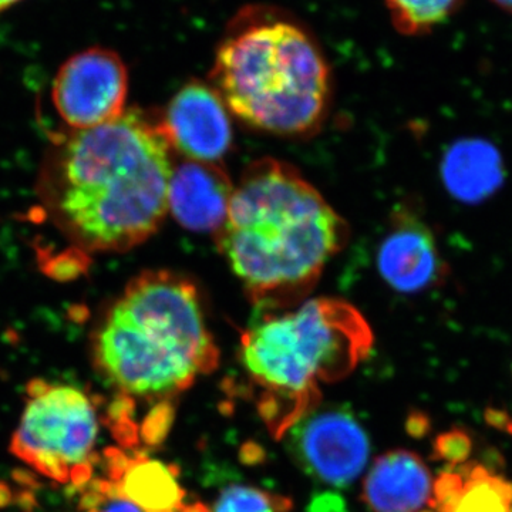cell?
I'll return each mask as SVG.
<instances>
[{"label":"cell","mask_w":512,"mask_h":512,"mask_svg":"<svg viewBox=\"0 0 512 512\" xmlns=\"http://www.w3.org/2000/svg\"><path fill=\"white\" fill-rule=\"evenodd\" d=\"M173 151L160 119L137 109L73 131L47 168V207L84 251H130L167 217Z\"/></svg>","instance_id":"obj_1"},{"label":"cell","mask_w":512,"mask_h":512,"mask_svg":"<svg viewBox=\"0 0 512 512\" xmlns=\"http://www.w3.org/2000/svg\"><path fill=\"white\" fill-rule=\"evenodd\" d=\"M348 235L292 165L264 158L245 168L215 237L256 308L278 312L303 302Z\"/></svg>","instance_id":"obj_2"},{"label":"cell","mask_w":512,"mask_h":512,"mask_svg":"<svg viewBox=\"0 0 512 512\" xmlns=\"http://www.w3.org/2000/svg\"><path fill=\"white\" fill-rule=\"evenodd\" d=\"M210 76L227 109L259 130L302 136L325 117V56L303 26L274 8L248 6L229 22Z\"/></svg>","instance_id":"obj_3"},{"label":"cell","mask_w":512,"mask_h":512,"mask_svg":"<svg viewBox=\"0 0 512 512\" xmlns=\"http://www.w3.org/2000/svg\"><path fill=\"white\" fill-rule=\"evenodd\" d=\"M94 353L120 390L154 399L183 392L220 362L197 286L170 271L128 282L101 323Z\"/></svg>","instance_id":"obj_4"},{"label":"cell","mask_w":512,"mask_h":512,"mask_svg":"<svg viewBox=\"0 0 512 512\" xmlns=\"http://www.w3.org/2000/svg\"><path fill=\"white\" fill-rule=\"evenodd\" d=\"M373 346L369 323L338 298H315L266 312L241 336V360L265 387L259 410L276 437L311 413L319 382L350 375Z\"/></svg>","instance_id":"obj_5"},{"label":"cell","mask_w":512,"mask_h":512,"mask_svg":"<svg viewBox=\"0 0 512 512\" xmlns=\"http://www.w3.org/2000/svg\"><path fill=\"white\" fill-rule=\"evenodd\" d=\"M97 437L99 419L86 393L36 379L28 386L10 450L42 476L84 487L92 481Z\"/></svg>","instance_id":"obj_6"},{"label":"cell","mask_w":512,"mask_h":512,"mask_svg":"<svg viewBox=\"0 0 512 512\" xmlns=\"http://www.w3.org/2000/svg\"><path fill=\"white\" fill-rule=\"evenodd\" d=\"M128 72L106 47H90L60 66L52 89L57 113L73 131L92 130L126 111Z\"/></svg>","instance_id":"obj_7"},{"label":"cell","mask_w":512,"mask_h":512,"mask_svg":"<svg viewBox=\"0 0 512 512\" xmlns=\"http://www.w3.org/2000/svg\"><path fill=\"white\" fill-rule=\"evenodd\" d=\"M286 433L289 451L299 466L332 487L352 484L369 460V437L348 410L308 413Z\"/></svg>","instance_id":"obj_8"},{"label":"cell","mask_w":512,"mask_h":512,"mask_svg":"<svg viewBox=\"0 0 512 512\" xmlns=\"http://www.w3.org/2000/svg\"><path fill=\"white\" fill-rule=\"evenodd\" d=\"M228 111L211 84L192 80L175 94L160 121L174 151L187 160L217 163L232 144Z\"/></svg>","instance_id":"obj_9"},{"label":"cell","mask_w":512,"mask_h":512,"mask_svg":"<svg viewBox=\"0 0 512 512\" xmlns=\"http://www.w3.org/2000/svg\"><path fill=\"white\" fill-rule=\"evenodd\" d=\"M377 269L400 293L426 291L447 274L433 231L409 211L394 215L377 252Z\"/></svg>","instance_id":"obj_10"},{"label":"cell","mask_w":512,"mask_h":512,"mask_svg":"<svg viewBox=\"0 0 512 512\" xmlns=\"http://www.w3.org/2000/svg\"><path fill=\"white\" fill-rule=\"evenodd\" d=\"M234 188L217 163L185 160L174 167L168 211L181 227L217 234L227 218Z\"/></svg>","instance_id":"obj_11"},{"label":"cell","mask_w":512,"mask_h":512,"mask_svg":"<svg viewBox=\"0 0 512 512\" xmlns=\"http://www.w3.org/2000/svg\"><path fill=\"white\" fill-rule=\"evenodd\" d=\"M433 476L419 454L393 450L367 474L363 500L373 512H421L430 508Z\"/></svg>","instance_id":"obj_12"},{"label":"cell","mask_w":512,"mask_h":512,"mask_svg":"<svg viewBox=\"0 0 512 512\" xmlns=\"http://www.w3.org/2000/svg\"><path fill=\"white\" fill-rule=\"evenodd\" d=\"M109 480L144 512H177L184 505V490L175 468L146 456L128 457L119 450L107 453Z\"/></svg>","instance_id":"obj_13"},{"label":"cell","mask_w":512,"mask_h":512,"mask_svg":"<svg viewBox=\"0 0 512 512\" xmlns=\"http://www.w3.org/2000/svg\"><path fill=\"white\" fill-rule=\"evenodd\" d=\"M443 174L448 190L458 198L481 200L500 184V157L483 141H463L448 151Z\"/></svg>","instance_id":"obj_14"},{"label":"cell","mask_w":512,"mask_h":512,"mask_svg":"<svg viewBox=\"0 0 512 512\" xmlns=\"http://www.w3.org/2000/svg\"><path fill=\"white\" fill-rule=\"evenodd\" d=\"M463 488L450 504L434 512H512V483L477 461L458 466Z\"/></svg>","instance_id":"obj_15"},{"label":"cell","mask_w":512,"mask_h":512,"mask_svg":"<svg viewBox=\"0 0 512 512\" xmlns=\"http://www.w3.org/2000/svg\"><path fill=\"white\" fill-rule=\"evenodd\" d=\"M394 26L403 35L429 32L456 10L461 0H384Z\"/></svg>","instance_id":"obj_16"},{"label":"cell","mask_w":512,"mask_h":512,"mask_svg":"<svg viewBox=\"0 0 512 512\" xmlns=\"http://www.w3.org/2000/svg\"><path fill=\"white\" fill-rule=\"evenodd\" d=\"M291 508L292 501L282 495L245 485H232L220 495L214 512H288Z\"/></svg>","instance_id":"obj_17"},{"label":"cell","mask_w":512,"mask_h":512,"mask_svg":"<svg viewBox=\"0 0 512 512\" xmlns=\"http://www.w3.org/2000/svg\"><path fill=\"white\" fill-rule=\"evenodd\" d=\"M80 512H144L121 493L113 481L92 480L84 485Z\"/></svg>","instance_id":"obj_18"},{"label":"cell","mask_w":512,"mask_h":512,"mask_svg":"<svg viewBox=\"0 0 512 512\" xmlns=\"http://www.w3.org/2000/svg\"><path fill=\"white\" fill-rule=\"evenodd\" d=\"M473 451V440L467 430L454 427V429L437 436L433 446L434 460L447 463V467L454 468L467 463Z\"/></svg>","instance_id":"obj_19"},{"label":"cell","mask_w":512,"mask_h":512,"mask_svg":"<svg viewBox=\"0 0 512 512\" xmlns=\"http://www.w3.org/2000/svg\"><path fill=\"white\" fill-rule=\"evenodd\" d=\"M174 420V407L170 402H161L151 410L143 424V437L150 446L163 443Z\"/></svg>","instance_id":"obj_20"},{"label":"cell","mask_w":512,"mask_h":512,"mask_svg":"<svg viewBox=\"0 0 512 512\" xmlns=\"http://www.w3.org/2000/svg\"><path fill=\"white\" fill-rule=\"evenodd\" d=\"M306 512H349V510L342 495L325 491V493L313 495Z\"/></svg>","instance_id":"obj_21"},{"label":"cell","mask_w":512,"mask_h":512,"mask_svg":"<svg viewBox=\"0 0 512 512\" xmlns=\"http://www.w3.org/2000/svg\"><path fill=\"white\" fill-rule=\"evenodd\" d=\"M406 427L410 436L416 437V439H421V437H424L429 433L431 423L429 417H427L423 412H412L409 414Z\"/></svg>","instance_id":"obj_22"},{"label":"cell","mask_w":512,"mask_h":512,"mask_svg":"<svg viewBox=\"0 0 512 512\" xmlns=\"http://www.w3.org/2000/svg\"><path fill=\"white\" fill-rule=\"evenodd\" d=\"M485 420H487L490 426L495 427V429L508 431V433L512 434V420L503 410L488 409L487 412H485Z\"/></svg>","instance_id":"obj_23"},{"label":"cell","mask_w":512,"mask_h":512,"mask_svg":"<svg viewBox=\"0 0 512 512\" xmlns=\"http://www.w3.org/2000/svg\"><path fill=\"white\" fill-rule=\"evenodd\" d=\"M177 512H210L204 504L195 503L190 505H183Z\"/></svg>","instance_id":"obj_24"},{"label":"cell","mask_w":512,"mask_h":512,"mask_svg":"<svg viewBox=\"0 0 512 512\" xmlns=\"http://www.w3.org/2000/svg\"><path fill=\"white\" fill-rule=\"evenodd\" d=\"M19 2H22V0H0V13L12 8V6L18 5Z\"/></svg>","instance_id":"obj_25"},{"label":"cell","mask_w":512,"mask_h":512,"mask_svg":"<svg viewBox=\"0 0 512 512\" xmlns=\"http://www.w3.org/2000/svg\"><path fill=\"white\" fill-rule=\"evenodd\" d=\"M494 2H497L501 8L508 10V12H512V0H494Z\"/></svg>","instance_id":"obj_26"}]
</instances>
